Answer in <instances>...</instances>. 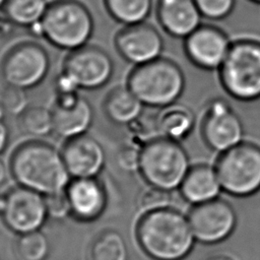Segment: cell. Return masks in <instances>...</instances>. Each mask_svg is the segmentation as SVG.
<instances>
[{
	"instance_id": "8d00e7d4",
	"label": "cell",
	"mask_w": 260,
	"mask_h": 260,
	"mask_svg": "<svg viewBox=\"0 0 260 260\" xmlns=\"http://www.w3.org/2000/svg\"><path fill=\"white\" fill-rule=\"evenodd\" d=\"M6 111H5V109H4V107H3V105L1 104V102H0V122H4V118H5V116H6Z\"/></svg>"
},
{
	"instance_id": "603a6c76",
	"label": "cell",
	"mask_w": 260,
	"mask_h": 260,
	"mask_svg": "<svg viewBox=\"0 0 260 260\" xmlns=\"http://www.w3.org/2000/svg\"><path fill=\"white\" fill-rule=\"evenodd\" d=\"M109 14L124 25L144 22L152 9V0H105Z\"/></svg>"
},
{
	"instance_id": "e0dca14e",
	"label": "cell",
	"mask_w": 260,
	"mask_h": 260,
	"mask_svg": "<svg viewBox=\"0 0 260 260\" xmlns=\"http://www.w3.org/2000/svg\"><path fill=\"white\" fill-rule=\"evenodd\" d=\"M65 191L70 202L71 212L80 219H94L105 209L106 191L98 178L72 179Z\"/></svg>"
},
{
	"instance_id": "f1b7e54d",
	"label": "cell",
	"mask_w": 260,
	"mask_h": 260,
	"mask_svg": "<svg viewBox=\"0 0 260 260\" xmlns=\"http://www.w3.org/2000/svg\"><path fill=\"white\" fill-rule=\"evenodd\" d=\"M173 201L171 191L151 187L144 190L139 197V205L145 212L171 207Z\"/></svg>"
},
{
	"instance_id": "ba28073f",
	"label": "cell",
	"mask_w": 260,
	"mask_h": 260,
	"mask_svg": "<svg viewBox=\"0 0 260 260\" xmlns=\"http://www.w3.org/2000/svg\"><path fill=\"white\" fill-rule=\"evenodd\" d=\"M50 69V58L40 45L24 42L13 46L1 63V76L6 85L30 89L46 78Z\"/></svg>"
},
{
	"instance_id": "d6986e66",
	"label": "cell",
	"mask_w": 260,
	"mask_h": 260,
	"mask_svg": "<svg viewBox=\"0 0 260 260\" xmlns=\"http://www.w3.org/2000/svg\"><path fill=\"white\" fill-rule=\"evenodd\" d=\"M51 111L54 132L66 140L86 134L93 121L92 107L82 96L71 107L60 108L54 106Z\"/></svg>"
},
{
	"instance_id": "30bf717a",
	"label": "cell",
	"mask_w": 260,
	"mask_h": 260,
	"mask_svg": "<svg viewBox=\"0 0 260 260\" xmlns=\"http://www.w3.org/2000/svg\"><path fill=\"white\" fill-rule=\"evenodd\" d=\"M0 213L5 224L15 233L39 231L48 216L45 196L18 185L3 196Z\"/></svg>"
},
{
	"instance_id": "8992f818",
	"label": "cell",
	"mask_w": 260,
	"mask_h": 260,
	"mask_svg": "<svg viewBox=\"0 0 260 260\" xmlns=\"http://www.w3.org/2000/svg\"><path fill=\"white\" fill-rule=\"evenodd\" d=\"M190 168L180 142L157 137L143 145L138 172L149 186L172 192L180 188Z\"/></svg>"
},
{
	"instance_id": "5bb4252c",
	"label": "cell",
	"mask_w": 260,
	"mask_h": 260,
	"mask_svg": "<svg viewBox=\"0 0 260 260\" xmlns=\"http://www.w3.org/2000/svg\"><path fill=\"white\" fill-rule=\"evenodd\" d=\"M184 40L186 56L204 70H218L232 45L222 29L210 24H200Z\"/></svg>"
},
{
	"instance_id": "484cf974",
	"label": "cell",
	"mask_w": 260,
	"mask_h": 260,
	"mask_svg": "<svg viewBox=\"0 0 260 260\" xmlns=\"http://www.w3.org/2000/svg\"><path fill=\"white\" fill-rule=\"evenodd\" d=\"M49 248L47 237L39 231L22 234L16 243L17 254L22 260H44Z\"/></svg>"
},
{
	"instance_id": "3957f363",
	"label": "cell",
	"mask_w": 260,
	"mask_h": 260,
	"mask_svg": "<svg viewBox=\"0 0 260 260\" xmlns=\"http://www.w3.org/2000/svg\"><path fill=\"white\" fill-rule=\"evenodd\" d=\"M126 86L144 106L161 109L180 99L185 88V76L176 62L159 57L135 66Z\"/></svg>"
},
{
	"instance_id": "4316f807",
	"label": "cell",
	"mask_w": 260,
	"mask_h": 260,
	"mask_svg": "<svg viewBox=\"0 0 260 260\" xmlns=\"http://www.w3.org/2000/svg\"><path fill=\"white\" fill-rule=\"evenodd\" d=\"M156 115L142 113L127 127L133 137V141L144 145L148 141L159 137Z\"/></svg>"
},
{
	"instance_id": "4dcf8cb0",
	"label": "cell",
	"mask_w": 260,
	"mask_h": 260,
	"mask_svg": "<svg viewBox=\"0 0 260 260\" xmlns=\"http://www.w3.org/2000/svg\"><path fill=\"white\" fill-rule=\"evenodd\" d=\"M142 147L143 145L133 140L123 144L117 153V162L119 167L126 172L138 171Z\"/></svg>"
},
{
	"instance_id": "7c38bea8",
	"label": "cell",
	"mask_w": 260,
	"mask_h": 260,
	"mask_svg": "<svg viewBox=\"0 0 260 260\" xmlns=\"http://www.w3.org/2000/svg\"><path fill=\"white\" fill-rule=\"evenodd\" d=\"M188 219L195 239L205 244L226 239L237 223L233 206L219 198L194 205Z\"/></svg>"
},
{
	"instance_id": "ab89813d",
	"label": "cell",
	"mask_w": 260,
	"mask_h": 260,
	"mask_svg": "<svg viewBox=\"0 0 260 260\" xmlns=\"http://www.w3.org/2000/svg\"><path fill=\"white\" fill-rule=\"evenodd\" d=\"M249 1H251L253 3H256V4H260V0H249Z\"/></svg>"
},
{
	"instance_id": "836d02e7",
	"label": "cell",
	"mask_w": 260,
	"mask_h": 260,
	"mask_svg": "<svg viewBox=\"0 0 260 260\" xmlns=\"http://www.w3.org/2000/svg\"><path fill=\"white\" fill-rule=\"evenodd\" d=\"M9 141V130L4 122H0V153L4 151Z\"/></svg>"
},
{
	"instance_id": "cb8c5ba5",
	"label": "cell",
	"mask_w": 260,
	"mask_h": 260,
	"mask_svg": "<svg viewBox=\"0 0 260 260\" xmlns=\"http://www.w3.org/2000/svg\"><path fill=\"white\" fill-rule=\"evenodd\" d=\"M90 260H127L128 250L123 237L115 231H106L92 241Z\"/></svg>"
},
{
	"instance_id": "7a4b0ae2",
	"label": "cell",
	"mask_w": 260,
	"mask_h": 260,
	"mask_svg": "<svg viewBox=\"0 0 260 260\" xmlns=\"http://www.w3.org/2000/svg\"><path fill=\"white\" fill-rule=\"evenodd\" d=\"M143 251L155 260H181L194 244L189 219L171 207L145 212L136 228Z\"/></svg>"
},
{
	"instance_id": "ac0fdd59",
	"label": "cell",
	"mask_w": 260,
	"mask_h": 260,
	"mask_svg": "<svg viewBox=\"0 0 260 260\" xmlns=\"http://www.w3.org/2000/svg\"><path fill=\"white\" fill-rule=\"evenodd\" d=\"M179 189L183 198L194 205L218 198L222 191L215 168L205 164L191 166Z\"/></svg>"
},
{
	"instance_id": "2e32d148",
	"label": "cell",
	"mask_w": 260,
	"mask_h": 260,
	"mask_svg": "<svg viewBox=\"0 0 260 260\" xmlns=\"http://www.w3.org/2000/svg\"><path fill=\"white\" fill-rule=\"evenodd\" d=\"M155 11L160 26L173 38L186 39L201 24L194 0H156Z\"/></svg>"
},
{
	"instance_id": "83f0119b",
	"label": "cell",
	"mask_w": 260,
	"mask_h": 260,
	"mask_svg": "<svg viewBox=\"0 0 260 260\" xmlns=\"http://www.w3.org/2000/svg\"><path fill=\"white\" fill-rule=\"evenodd\" d=\"M0 102L6 113L13 116H20L28 108L25 89L11 85H5L2 89L0 93Z\"/></svg>"
},
{
	"instance_id": "d590c367",
	"label": "cell",
	"mask_w": 260,
	"mask_h": 260,
	"mask_svg": "<svg viewBox=\"0 0 260 260\" xmlns=\"http://www.w3.org/2000/svg\"><path fill=\"white\" fill-rule=\"evenodd\" d=\"M205 260H234V259L230 256H226V255L216 254V255H212V256L207 257Z\"/></svg>"
},
{
	"instance_id": "f35d334b",
	"label": "cell",
	"mask_w": 260,
	"mask_h": 260,
	"mask_svg": "<svg viewBox=\"0 0 260 260\" xmlns=\"http://www.w3.org/2000/svg\"><path fill=\"white\" fill-rule=\"evenodd\" d=\"M2 204H3V197H0V211L2 208Z\"/></svg>"
},
{
	"instance_id": "4fadbf2b",
	"label": "cell",
	"mask_w": 260,
	"mask_h": 260,
	"mask_svg": "<svg viewBox=\"0 0 260 260\" xmlns=\"http://www.w3.org/2000/svg\"><path fill=\"white\" fill-rule=\"evenodd\" d=\"M114 42L118 53L135 66L161 57L164 50L161 35L145 21L124 25L116 34Z\"/></svg>"
},
{
	"instance_id": "52a82bcc",
	"label": "cell",
	"mask_w": 260,
	"mask_h": 260,
	"mask_svg": "<svg viewBox=\"0 0 260 260\" xmlns=\"http://www.w3.org/2000/svg\"><path fill=\"white\" fill-rule=\"evenodd\" d=\"M222 191L246 197L260 190V146L242 141L220 153L214 166Z\"/></svg>"
},
{
	"instance_id": "7402d4cb",
	"label": "cell",
	"mask_w": 260,
	"mask_h": 260,
	"mask_svg": "<svg viewBox=\"0 0 260 260\" xmlns=\"http://www.w3.org/2000/svg\"><path fill=\"white\" fill-rule=\"evenodd\" d=\"M48 5L47 0H7L2 10L16 26L28 28L42 20Z\"/></svg>"
},
{
	"instance_id": "60d3db41",
	"label": "cell",
	"mask_w": 260,
	"mask_h": 260,
	"mask_svg": "<svg viewBox=\"0 0 260 260\" xmlns=\"http://www.w3.org/2000/svg\"><path fill=\"white\" fill-rule=\"evenodd\" d=\"M0 260H1V258H0Z\"/></svg>"
},
{
	"instance_id": "44dd1931",
	"label": "cell",
	"mask_w": 260,
	"mask_h": 260,
	"mask_svg": "<svg viewBox=\"0 0 260 260\" xmlns=\"http://www.w3.org/2000/svg\"><path fill=\"white\" fill-rule=\"evenodd\" d=\"M144 105L127 86L113 88L105 99L104 112L107 118L119 126H128L143 113Z\"/></svg>"
},
{
	"instance_id": "d6a6232c",
	"label": "cell",
	"mask_w": 260,
	"mask_h": 260,
	"mask_svg": "<svg viewBox=\"0 0 260 260\" xmlns=\"http://www.w3.org/2000/svg\"><path fill=\"white\" fill-rule=\"evenodd\" d=\"M80 87L75 82V80L63 70L55 79V92L56 94H65V93H75L78 92Z\"/></svg>"
},
{
	"instance_id": "e575fe53",
	"label": "cell",
	"mask_w": 260,
	"mask_h": 260,
	"mask_svg": "<svg viewBox=\"0 0 260 260\" xmlns=\"http://www.w3.org/2000/svg\"><path fill=\"white\" fill-rule=\"evenodd\" d=\"M7 177V169L5 164L0 159V185L4 183L5 179Z\"/></svg>"
},
{
	"instance_id": "5b68a950",
	"label": "cell",
	"mask_w": 260,
	"mask_h": 260,
	"mask_svg": "<svg viewBox=\"0 0 260 260\" xmlns=\"http://www.w3.org/2000/svg\"><path fill=\"white\" fill-rule=\"evenodd\" d=\"M218 72L223 89L232 98L241 102L260 99V42H233Z\"/></svg>"
},
{
	"instance_id": "ffe728a7",
	"label": "cell",
	"mask_w": 260,
	"mask_h": 260,
	"mask_svg": "<svg viewBox=\"0 0 260 260\" xmlns=\"http://www.w3.org/2000/svg\"><path fill=\"white\" fill-rule=\"evenodd\" d=\"M159 137L181 142L193 131L195 115L190 108L178 103L161 108L156 115Z\"/></svg>"
},
{
	"instance_id": "9c48e42d",
	"label": "cell",
	"mask_w": 260,
	"mask_h": 260,
	"mask_svg": "<svg viewBox=\"0 0 260 260\" xmlns=\"http://www.w3.org/2000/svg\"><path fill=\"white\" fill-rule=\"evenodd\" d=\"M200 130L205 144L219 153L244 141L243 123L233 107L223 99L209 102Z\"/></svg>"
},
{
	"instance_id": "1f68e13d",
	"label": "cell",
	"mask_w": 260,
	"mask_h": 260,
	"mask_svg": "<svg viewBox=\"0 0 260 260\" xmlns=\"http://www.w3.org/2000/svg\"><path fill=\"white\" fill-rule=\"evenodd\" d=\"M47 214L54 219H63L71 212V206L66 191L45 195Z\"/></svg>"
},
{
	"instance_id": "277c9868",
	"label": "cell",
	"mask_w": 260,
	"mask_h": 260,
	"mask_svg": "<svg viewBox=\"0 0 260 260\" xmlns=\"http://www.w3.org/2000/svg\"><path fill=\"white\" fill-rule=\"evenodd\" d=\"M43 38L53 46L73 51L87 45L93 32V18L78 0H56L49 3L41 20Z\"/></svg>"
},
{
	"instance_id": "9a60e30c",
	"label": "cell",
	"mask_w": 260,
	"mask_h": 260,
	"mask_svg": "<svg viewBox=\"0 0 260 260\" xmlns=\"http://www.w3.org/2000/svg\"><path fill=\"white\" fill-rule=\"evenodd\" d=\"M61 153L72 179L96 178L106 165L104 147L87 133L66 140Z\"/></svg>"
},
{
	"instance_id": "74e56055",
	"label": "cell",
	"mask_w": 260,
	"mask_h": 260,
	"mask_svg": "<svg viewBox=\"0 0 260 260\" xmlns=\"http://www.w3.org/2000/svg\"><path fill=\"white\" fill-rule=\"evenodd\" d=\"M6 1H7V0H0V9L3 8V6H4L5 3H6Z\"/></svg>"
},
{
	"instance_id": "8fae6325",
	"label": "cell",
	"mask_w": 260,
	"mask_h": 260,
	"mask_svg": "<svg viewBox=\"0 0 260 260\" xmlns=\"http://www.w3.org/2000/svg\"><path fill=\"white\" fill-rule=\"evenodd\" d=\"M62 70L82 89H98L106 85L114 72L110 55L100 47L85 45L70 51Z\"/></svg>"
},
{
	"instance_id": "6da1fadb",
	"label": "cell",
	"mask_w": 260,
	"mask_h": 260,
	"mask_svg": "<svg viewBox=\"0 0 260 260\" xmlns=\"http://www.w3.org/2000/svg\"><path fill=\"white\" fill-rule=\"evenodd\" d=\"M9 171L19 186L44 196L64 191L71 181L61 151L42 141L25 142L15 148Z\"/></svg>"
},
{
	"instance_id": "d4e9b609",
	"label": "cell",
	"mask_w": 260,
	"mask_h": 260,
	"mask_svg": "<svg viewBox=\"0 0 260 260\" xmlns=\"http://www.w3.org/2000/svg\"><path fill=\"white\" fill-rule=\"evenodd\" d=\"M19 117L23 133L34 137H45L54 132L52 111L42 106L28 107Z\"/></svg>"
},
{
	"instance_id": "f546056e",
	"label": "cell",
	"mask_w": 260,
	"mask_h": 260,
	"mask_svg": "<svg viewBox=\"0 0 260 260\" xmlns=\"http://www.w3.org/2000/svg\"><path fill=\"white\" fill-rule=\"evenodd\" d=\"M202 17L220 20L228 17L234 10L236 0H194Z\"/></svg>"
}]
</instances>
